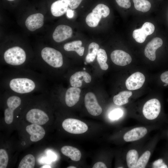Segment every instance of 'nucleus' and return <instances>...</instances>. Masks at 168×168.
Instances as JSON below:
<instances>
[{
  "label": "nucleus",
  "mask_w": 168,
  "mask_h": 168,
  "mask_svg": "<svg viewBox=\"0 0 168 168\" xmlns=\"http://www.w3.org/2000/svg\"><path fill=\"white\" fill-rule=\"evenodd\" d=\"M118 5L120 7L128 9L131 6L130 0H115Z\"/></svg>",
  "instance_id": "2f4dec72"
},
{
  "label": "nucleus",
  "mask_w": 168,
  "mask_h": 168,
  "mask_svg": "<svg viewBox=\"0 0 168 168\" xmlns=\"http://www.w3.org/2000/svg\"><path fill=\"white\" fill-rule=\"evenodd\" d=\"M67 16L69 18H72L73 17L74 13V11L68 9L67 11Z\"/></svg>",
  "instance_id": "c9c22d12"
},
{
  "label": "nucleus",
  "mask_w": 168,
  "mask_h": 168,
  "mask_svg": "<svg viewBox=\"0 0 168 168\" xmlns=\"http://www.w3.org/2000/svg\"><path fill=\"white\" fill-rule=\"evenodd\" d=\"M35 165V159L31 154L25 156L21 159L18 167L19 168H33Z\"/></svg>",
  "instance_id": "b1692460"
},
{
  "label": "nucleus",
  "mask_w": 168,
  "mask_h": 168,
  "mask_svg": "<svg viewBox=\"0 0 168 168\" xmlns=\"http://www.w3.org/2000/svg\"><path fill=\"white\" fill-rule=\"evenodd\" d=\"M82 42L81 40H76L65 44L63 49L67 51H75L76 52L82 46Z\"/></svg>",
  "instance_id": "cd10ccee"
},
{
  "label": "nucleus",
  "mask_w": 168,
  "mask_h": 168,
  "mask_svg": "<svg viewBox=\"0 0 168 168\" xmlns=\"http://www.w3.org/2000/svg\"><path fill=\"white\" fill-rule=\"evenodd\" d=\"M99 49V45L95 42H92L88 46V53L86 57L87 63L92 62L95 60Z\"/></svg>",
  "instance_id": "5701e85b"
},
{
  "label": "nucleus",
  "mask_w": 168,
  "mask_h": 168,
  "mask_svg": "<svg viewBox=\"0 0 168 168\" xmlns=\"http://www.w3.org/2000/svg\"><path fill=\"white\" fill-rule=\"evenodd\" d=\"M72 30L69 26L61 25L58 26L53 34V38L56 42L59 43L72 37Z\"/></svg>",
  "instance_id": "9d476101"
},
{
  "label": "nucleus",
  "mask_w": 168,
  "mask_h": 168,
  "mask_svg": "<svg viewBox=\"0 0 168 168\" xmlns=\"http://www.w3.org/2000/svg\"><path fill=\"white\" fill-rule=\"evenodd\" d=\"M147 132V128L144 127L135 128L125 133L124 136L123 138L126 142L135 141L143 137Z\"/></svg>",
  "instance_id": "2eb2a0df"
},
{
  "label": "nucleus",
  "mask_w": 168,
  "mask_h": 168,
  "mask_svg": "<svg viewBox=\"0 0 168 168\" xmlns=\"http://www.w3.org/2000/svg\"><path fill=\"white\" fill-rule=\"evenodd\" d=\"M3 62L8 67L14 68H32L28 60L26 51L21 47L14 46L7 49L3 53Z\"/></svg>",
  "instance_id": "20e7f679"
},
{
  "label": "nucleus",
  "mask_w": 168,
  "mask_h": 168,
  "mask_svg": "<svg viewBox=\"0 0 168 168\" xmlns=\"http://www.w3.org/2000/svg\"><path fill=\"white\" fill-rule=\"evenodd\" d=\"M82 0H69L68 6L72 9L77 8Z\"/></svg>",
  "instance_id": "72a5a7b5"
},
{
  "label": "nucleus",
  "mask_w": 168,
  "mask_h": 168,
  "mask_svg": "<svg viewBox=\"0 0 168 168\" xmlns=\"http://www.w3.org/2000/svg\"><path fill=\"white\" fill-rule=\"evenodd\" d=\"M4 121L7 124L13 121L14 114L23 104L27 102L32 95H19L6 91H2Z\"/></svg>",
  "instance_id": "7ed1b4c3"
},
{
  "label": "nucleus",
  "mask_w": 168,
  "mask_h": 168,
  "mask_svg": "<svg viewBox=\"0 0 168 168\" xmlns=\"http://www.w3.org/2000/svg\"><path fill=\"white\" fill-rule=\"evenodd\" d=\"M160 79L161 82L163 83V86H168V70L165 71L161 74Z\"/></svg>",
  "instance_id": "473e14b6"
},
{
  "label": "nucleus",
  "mask_w": 168,
  "mask_h": 168,
  "mask_svg": "<svg viewBox=\"0 0 168 168\" xmlns=\"http://www.w3.org/2000/svg\"><path fill=\"white\" fill-rule=\"evenodd\" d=\"M62 126L66 131L74 134L84 133L88 128L87 125L84 122L72 118L65 119L62 123Z\"/></svg>",
  "instance_id": "423d86ee"
},
{
  "label": "nucleus",
  "mask_w": 168,
  "mask_h": 168,
  "mask_svg": "<svg viewBox=\"0 0 168 168\" xmlns=\"http://www.w3.org/2000/svg\"><path fill=\"white\" fill-rule=\"evenodd\" d=\"M155 30V26L150 22L145 23L140 28L135 30L133 36L136 41L142 43L145 41L147 36L152 34Z\"/></svg>",
  "instance_id": "6e6552de"
},
{
  "label": "nucleus",
  "mask_w": 168,
  "mask_h": 168,
  "mask_svg": "<svg viewBox=\"0 0 168 168\" xmlns=\"http://www.w3.org/2000/svg\"><path fill=\"white\" fill-rule=\"evenodd\" d=\"M97 60L100 67L103 70H107L108 68V65L106 63L107 56L105 50L100 49L97 53Z\"/></svg>",
  "instance_id": "393cba45"
},
{
  "label": "nucleus",
  "mask_w": 168,
  "mask_h": 168,
  "mask_svg": "<svg viewBox=\"0 0 168 168\" xmlns=\"http://www.w3.org/2000/svg\"><path fill=\"white\" fill-rule=\"evenodd\" d=\"M93 168H106L107 166L105 164L101 162H98L93 166Z\"/></svg>",
  "instance_id": "f704fd0d"
},
{
  "label": "nucleus",
  "mask_w": 168,
  "mask_h": 168,
  "mask_svg": "<svg viewBox=\"0 0 168 168\" xmlns=\"http://www.w3.org/2000/svg\"><path fill=\"white\" fill-rule=\"evenodd\" d=\"M84 70H85V68H84Z\"/></svg>",
  "instance_id": "79ce46f5"
},
{
  "label": "nucleus",
  "mask_w": 168,
  "mask_h": 168,
  "mask_svg": "<svg viewBox=\"0 0 168 168\" xmlns=\"http://www.w3.org/2000/svg\"><path fill=\"white\" fill-rule=\"evenodd\" d=\"M7 0L8 1H13L14 0Z\"/></svg>",
  "instance_id": "ea45409f"
},
{
  "label": "nucleus",
  "mask_w": 168,
  "mask_h": 168,
  "mask_svg": "<svg viewBox=\"0 0 168 168\" xmlns=\"http://www.w3.org/2000/svg\"><path fill=\"white\" fill-rule=\"evenodd\" d=\"M81 89L78 87H71L68 89L65 93V101L69 107L74 105L79 101Z\"/></svg>",
  "instance_id": "f3484780"
},
{
  "label": "nucleus",
  "mask_w": 168,
  "mask_h": 168,
  "mask_svg": "<svg viewBox=\"0 0 168 168\" xmlns=\"http://www.w3.org/2000/svg\"><path fill=\"white\" fill-rule=\"evenodd\" d=\"M27 132L30 135V140L32 142H37L44 137L45 131L40 125L31 124L26 127Z\"/></svg>",
  "instance_id": "4468645a"
},
{
  "label": "nucleus",
  "mask_w": 168,
  "mask_h": 168,
  "mask_svg": "<svg viewBox=\"0 0 168 168\" xmlns=\"http://www.w3.org/2000/svg\"><path fill=\"white\" fill-rule=\"evenodd\" d=\"M69 0H58L52 4L51 11L53 16L56 17L61 16L67 10Z\"/></svg>",
  "instance_id": "a211bd4d"
},
{
  "label": "nucleus",
  "mask_w": 168,
  "mask_h": 168,
  "mask_svg": "<svg viewBox=\"0 0 168 168\" xmlns=\"http://www.w3.org/2000/svg\"><path fill=\"white\" fill-rule=\"evenodd\" d=\"M123 114V111L121 109H115L110 112L109 115V118L112 120H116L120 118Z\"/></svg>",
  "instance_id": "7c9ffc66"
},
{
  "label": "nucleus",
  "mask_w": 168,
  "mask_h": 168,
  "mask_svg": "<svg viewBox=\"0 0 168 168\" xmlns=\"http://www.w3.org/2000/svg\"><path fill=\"white\" fill-rule=\"evenodd\" d=\"M151 155V152L149 150L145 151L138 159L136 168H144L146 166Z\"/></svg>",
  "instance_id": "bb28decb"
},
{
  "label": "nucleus",
  "mask_w": 168,
  "mask_h": 168,
  "mask_svg": "<svg viewBox=\"0 0 168 168\" xmlns=\"http://www.w3.org/2000/svg\"><path fill=\"white\" fill-rule=\"evenodd\" d=\"M110 58L115 64L122 66L129 64L132 60V58L128 54L120 50L113 51L111 54Z\"/></svg>",
  "instance_id": "9b49d317"
},
{
  "label": "nucleus",
  "mask_w": 168,
  "mask_h": 168,
  "mask_svg": "<svg viewBox=\"0 0 168 168\" xmlns=\"http://www.w3.org/2000/svg\"><path fill=\"white\" fill-rule=\"evenodd\" d=\"M85 107L89 113L94 116L101 114L102 110L98 104L95 94L91 92L87 93L84 98Z\"/></svg>",
  "instance_id": "0eeeda50"
},
{
  "label": "nucleus",
  "mask_w": 168,
  "mask_h": 168,
  "mask_svg": "<svg viewBox=\"0 0 168 168\" xmlns=\"http://www.w3.org/2000/svg\"></svg>",
  "instance_id": "37998d69"
},
{
  "label": "nucleus",
  "mask_w": 168,
  "mask_h": 168,
  "mask_svg": "<svg viewBox=\"0 0 168 168\" xmlns=\"http://www.w3.org/2000/svg\"><path fill=\"white\" fill-rule=\"evenodd\" d=\"M47 79L31 68L8 67L0 72L1 89L19 95L45 93L49 91Z\"/></svg>",
  "instance_id": "f257e3e1"
},
{
  "label": "nucleus",
  "mask_w": 168,
  "mask_h": 168,
  "mask_svg": "<svg viewBox=\"0 0 168 168\" xmlns=\"http://www.w3.org/2000/svg\"><path fill=\"white\" fill-rule=\"evenodd\" d=\"M93 10L97 11L100 13L102 17H107L110 13V10L109 7L106 5L103 4H98L93 9Z\"/></svg>",
  "instance_id": "c85d7f7f"
},
{
  "label": "nucleus",
  "mask_w": 168,
  "mask_h": 168,
  "mask_svg": "<svg viewBox=\"0 0 168 168\" xmlns=\"http://www.w3.org/2000/svg\"><path fill=\"white\" fill-rule=\"evenodd\" d=\"M163 44L162 40L158 37L153 38L147 45L144 49L145 56L152 61L156 59V50L161 47Z\"/></svg>",
  "instance_id": "f8f14e48"
},
{
  "label": "nucleus",
  "mask_w": 168,
  "mask_h": 168,
  "mask_svg": "<svg viewBox=\"0 0 168 168\" xmlns=\"http://www.w3.org/2000/svg\"><path fill=\"white\" fill-rule=\"evenodd\" d=\"M132 95V92L129 91H121L114 96L113 102L115 105L118 106L125 105L128 103V99Z\"/></svg>",
  "instance_id": "aec40b11"
},
{
  "label": "nucleus",
  "mask_w": 168,
  "mask_h": 168,
  "mask_svg": "<svg viewBox=\"0 0 168 168\" xmlns=\"http://www.w3.org/2000/svg\"><path fill=\"white\" fill-rule=\"evenodd\" d=\"M135 8L137 10L146 12L150 9L151 5L147 0H133Z\"/></svg>",
  "instance_id": "a878e982"
},
{
  "label": "nucleus",
  "mask_w": 168,
  "mask_h": 168,
  "mask_svg": "<svg viewBox=\"0 0 168 168\" xmlns=\"http://www.w3.org/2000/svg\"><path fill=\"white\" fill-rule=\"evenodd\" d=\"M91 80V77L88 73L85 71H79L71 76L69 82L72 86L79 88L82 86L83 81L89 83Z\"/></svg>",
  "instance_id": "dca6fc26"
},
{
  "label": "nucleus",
  "mask_w": 168,
  "mask_h": 168,
  "mask_svg": "<svg viewBox=\"0 0 168 168\" xmlns=\"http://www.w3.org/2000/svg\"><path fill=\"white\" fill-rule=\"evenodd\" d=\"M51 167L50 166H48V165H45V166H43L41 167V168H51Z\"/></svg>",
  "instance_id": "4c0bfd02"
},
{
  "label": "nucleus",
  "mask_w": 168,
  "mask_h": 168,
  "mask_svg": "<svg viewBox=\"0 0 168 168\" xmlns=\"http://www.w3.org/2000/svg\"><path fill=\"white\" fill-rule=\"evenodd\" d=\"M84 51V48L83 47H81L76 52L80 56H82Z\"/></svg>",
  "instance_id": "e433bc0d"
},
{
  "label": "nucleus",
  "mask_w": 168,
  "mask_h": 168,
  "mask_svg": "<svg viewBox=\"0 0 168 168\" xmlns=\"http://www.w3.org/2000/svg\"><path fill=\"white\" fill-rule=\"evenodd\" d=\"M67 168H76V167L73 166H70L67 167Z\"/></svg>",
  "instance_id": "58836bf2"
},
{
  "label": "nucleus",
  "mask_w": 168,
  "mask_h": 168,
  "mask_svg": "<svg viewBox=\"0 0 168 168\" xmlns=\"http://www.w3.org/2000/svg\"><path fill=\"white\" fill-rule=\"evenodd\" d=\"M40 57V60L33 64L32 68L40 72L48 79L54 74L55 70L62 68L64 64L62 53L51 47H46L42 49Z\"/></svg>",
  "instance_id": "f03ea898"
},
{
  "label": "nucleus",
  "mask_w": 168,
  "mask_h": 168,
  "mask_svg": "<svg viewBox=\"0 0 168 168\" xmlns=\"http://www.w3.org/2000/svg\"><path fill=\"white\" fill-rule=\"evenodd\" d=\"M85 64H86V63H85Z\"/></svg>",
  "instance_id": "a19ab883"
},
{
  "label": "nucleus",
  "mask_w": 168,
  "mask_h": 168,
  "mask_svg": "<svg viewBox=\"0 0 168 168\" xmlns=\"http://www.w3.org/2000/svg\"><path fill=\"white\" fill-rule=\"evenodd\" d=\"M145 80V77L143 73L139 72H135L126 79V86L130 91L138 90L142 86Z\"/></svg>",
  "instance_id": "1a4fd4ad"
},
{
  "label": "nucleus",
  "mask_w": 168,
  "mask_h": 168,
  "mask_svg": "<svg viewBox=\"0 0 168 168\" xmlns=\"http://www.w3.org/2000/svg\"><path fill=\"white\" fill-rule=\"evenodd\" d=\"M61 152L64 155L68 157L74 161H78L81 157V153L78 149L69 146L63 147L61 149Z\"/></svg>",
  "instance_id": "6ab92c4d"
},
{
  "label": "nucleus",
  "mask_w": 168,
  "mask_h": 168,
  "mask_svg": "<svg viewBox=\"0 0 168 168\" xmlns=\"http://www.w3.org/2000/svg\"><path fill=\"white\" fill-rule=\"evenodd\" d=\"M138 158V154L136 150L132 149L129 150L126 156V161L128 167L135 168Z\"/></svg>",
  "instance_id": "4be33fe9"
},
{
  "label": "nucleus",
  "mask_w": 168,
  "mask_h": 168,
  "mask_svg": "<svg viewBox=\"0 0 168 168\" xmlns=\"http://www.w3.org/2000/svg\"><path fill=\"white\" fill-rule=\"evenodd\" d=\"M161 109V105L157 99L153 98L146 101L142 109V114L145 118L148 120H152L159 116Z\"/></svg>",
  "instance_id": "39448f33"
},
{
  "label": "nucleus",
  "mask_w": 168,
  "mask_h": 168,
  "mask_svg": "<svg viewBox=\"0 0 168 168\" xmlns=\"http://www.w3.org/2000/svg\"><path fill=\"white\" fill-rule=\"evenodd\" d=\"M102 17L99 12L92 10L89 13L86 18V22L88 26L91 27L97 26Z\"/></svg>",
  "instance_id": "412c9836"
},
{
  "label": "nucleus",
  "mask_w": 168,
  "mask_h": 168,
  "mask_svg": "<svg viewBox=\"0 0 168 168\" xmlns=\"http://www.w3.org/2000/svg\"><path fill=\"white\" fill-rule=\"evenodd\" d=\"M8 156L5 150L0 149V168H6L8 162Z\"/></svg>",
  "instance_id": "c756f323"
},
{
  "label": "nucleus",
  "mask_w": 168,
  "mask_h": 168,
  "mask_svg": "<svg viewBox=\"0 0 168 168\" xmlns=\"http://www.w3.org/2000/svg\"><path fill=\"white\" fill-rule=\"evenodd\" d=\"M44 16L40 13L32 14L29 16L25 21L27 28L33 31L42 27L44 24Z\"/></svg>",
  "instance_id": "ddd939ff"
}]
</instances>
